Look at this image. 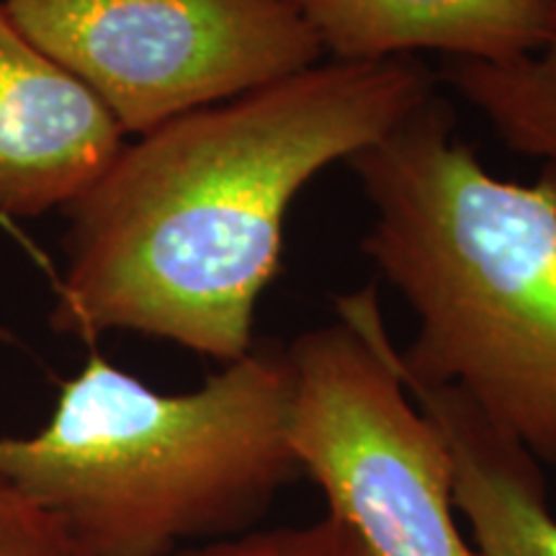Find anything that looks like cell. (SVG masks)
Segmentation results:
<instances>
[{
	"label": "cell",
	"mask_w": 556,
	"mask_h": 556,
	"mask_svg": "<svg viewBox=\"0 0 556 556\" xmlns=\"http://www.w3.org/2000/svg\"><path fill=\"white\" fill-rule=\"evenodd\" d=\"M433 93L417 58L332 60L124 142L67 206L50 325L86 343L129 330L219 364L242 358L294 199Z\"/></svg>",
	"instance_id": "6da1fadb"
},
{
	"label": "cell",
	"mask_w": 556,
	"mask_h": 556,
	"mask_svg": "<svg viewBox=\"0 0 556 556\" xmlns=\"http://www.w3.org/2000/svg\"><path fill=\"white\" fill-rule=\"evenodd\" d=\"M371 206L361 250L413 309L400 374L454 387L556 467V176H492L433 93L348 160Z\"/></svg>",
	"instance_id": "7a4b0ae2"
},
{
	"label": "cell",
	"mask_w": 556,
	"mask_h": 556,
	"mask_svg": "<svg viewBox=\"0 0 556 556\" xmlns=\"http://www.w3.org/2000/svg\"><path fill=\"white\" fill-rule=\"evenodd\" d=\"M289 415L276 340L180 394L93 353L37 433L0 435V479L50 507L86 556H170L258 528L302 477Z\"/></svg>",
	"instance_id": "3957f363"
},
{
	"label": "cell",
	"mask_w": 556,
	"mask_h": 556,
	"mask_svg": "<svg viewBox=\"0 0 556 556\" xmlns=\"http://www.w3.org/2000/svg\"><path fill=\"white\" fill-rule=\"evenodd\" d=\"M289 443L368 556H479L458 531L451 456L402 381L374 287L287 345Z\"/></svg>",
	"instance_id": "277c9868"
},
{
	"label": "cell",
	"mask_w": 556,
	"mask_h": 556,
	"mask_svg": "<svg viewBox=\"0 0 556 556\" xmlns=\"http://www.w3.org/2000/svg\"><path fill=\"white\" fill-rule=\"evenodd\" d=\"M3 9L135 137L323 58L289 0H5Z\"/></svg>",
	"instance_id": "5b68a950"
},
{
	"label": "cell",
	"mask_w": 556,
	"mask_h": 556,
	"mask_svg": "<svg viewBox=\"0 0 556 556\" xmlns=\"http://www.w3.org/2000/svg\"><path fill=\"white\" fill-rule=\"evenodd\" d=\"M124 137L99 96L34 47L0 3V212L31 219L67 208Z\"/></svg>",
	"instance_id": "8992f818"
},
{
	"label": "cell",
	"mask_w": 556,
	"mask_h": 556,
	"mask_svg": "<svg viewBox=\"0 0 556 556\" xmlns=\"http://www.w3.org/2000/svg\"><path fill=\"white\" fill-rule=\"evenodd\" d=\"M338 62L415 58L507 62L556 31V0H289Z\"/></svg>",
	"instance_id": "52a82bcc"
},
{
	"label": "cell",
	"mask_w": 556,
	"mask_h": 556,
	"mask_svg": "<svg viewBox=\"0 0 556 556\" xmlns=\"http://www.w3.org/2000/svg\"><path fill=\"white\" fill-rule=\"evenodd\" d=\"M405 381L441 430L451 456L454 507L479 556H556V516L544 464L454 387Z\"/></svg>",
	"instance_id": "ba28073f"
},
{
	"label": "cell",
	"mask_w": 556,
	"mask_h": 556,
	"mask_svg": "<svg viewBox=\"0 0 556 556\" xmlns=\"http://www.w3.org/2000/svg\"><path fill=\"white\" fill-rule=\"evenodd\" d=\"M443 78L490 122L500 142L556 176V31L526 58L451 60Z\"/></svg>",
	"instance_id": "9c48e42d"
},
{
	"label": "cell",
	"mask_w": 556,
	"mask_h": 556,
	"mask_svg": "<svg viewBox=\"0 0 556 556\" xmlns=\"http://www.w3.org/2000/svg\"><path fill=\"white\" fill-rule=\"evenodd\" d=\"M170 556H368L348 528L325 513L304 526L253 528L238 536L206 541Z\"/></svg>",
	"instance_id": "30bf717a"
},
{
	"label": "cell",
	"mask_w": 556,
	"mask_h": 556,
	"mask_svg": "<svg viewBox=\"0 0 556 556\" xmlns=\"http://www.w3.org/2000/svg\"><path fill=\"white\" fill-rule=\"evenodd\" d=\"M0 556H86L47 505L0 479Z\"/></svg>",
	"instance_id": "8fae6325"
}]
</instances>
